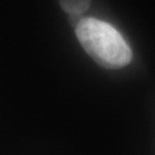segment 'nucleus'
Returning a JSON list of instances; mask_svg holds the SVG:
<instances>
[{
  "mask_svg": "<svg viewBox=\"0 0 155 155\" xmlns=\"http://www.w3.org/2000/svg\"><path fill=\"white\" fill-rule=\"evenodd\" d=\"M76 36L85 52L105 69H122L132 61L130 47L120 32L105 21L80 19L76 25Z\"/></svg>",
  "mask_w": 155,
  "mask_h": 155,
  "instance_id": "f257e3e1",
  "label": "nucleus"
},
{
  "mask_svg": "<svg viewBox=\"0 0 155 155\" xmlns=\"http://www.w3.org/2000/svg\"><path fill=\"white\" fill-rule=\"evenodd\" d=\"M60 4L66 13L71 16H79L89 9L91 0H60Z\"/></svg>",
  "mask_w": 155,
  "mask_h": 155,
  "instance_id": "f03ea898",
  "label": "nucleus"
}]
</instances>
